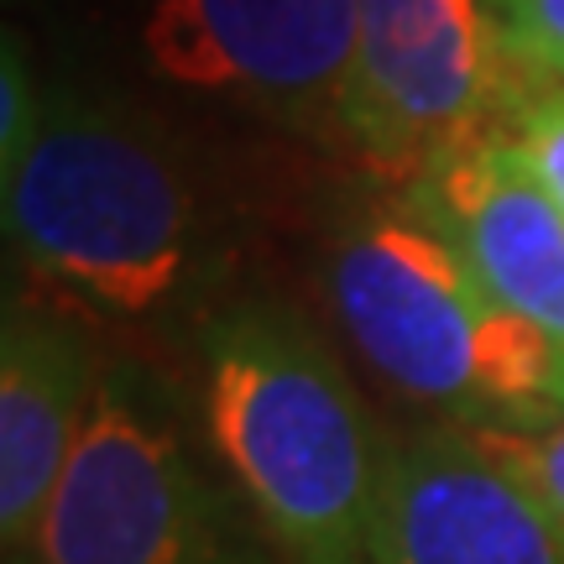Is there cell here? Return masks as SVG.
<instances>
[{
  "instance_id": "2",
  "label": "cell",
  "mask_w": 564,
  "mask_h": 564,
  "mask_svg": "<svg viewBox=\"0 0 564 564\" xmlns=\"http://www.w3.org/2000/svg\"><path fill=\"white\" fill-rule=\"evenodd\" d=\"M0 183L26 272L95 314L147 319L178 303L209 257L188 158L126 105L47 95L26 158Z\"/></svg>"
},
{
  "instance_id": "11",
  "label": "cell",
  "mask_w": 564,
  "mask_h": 564,
  "mask_svg": "<svg viewBox=\"0 0 564 564\" xmlns=\"http://www.w3.org/2000/svg\"><path fill=\"white\" fill-rule=\"evenodd\" d=\"M512 152L528 162V173L544 183V194L560 204L564 215V89L560 84L523 79L512 121H507Z\"/></svg>"
},
{
  "instance_id": "4",
  "label": "cell",
  "mask_w": 564,
  "mask_h": 564,
  "mask_svg": "<svg viewBox=\"0 0 564 564\" xmlns=\"http://www.w3.org/2000/svg\"><path fill=\"white\" fill-rule=\"evenodd\" d=\"M21 564H288L162 371L105 361L95 403Z\"/></svg>"
},
{
  "instance_id": "13",
  "label": "cell",
  "mask_w": 564,
  "mask_h": 564,
  "mask_svg": "<svg viewBox=\"0 0 564 564\" xmlns=\"http://www.w3.org/2000/svg\"><path fill=\"white\" fill-rule=\"evenodd\" d=\"M42 110H47V100L37 95L26 47L17 42V32H6V53H0V178L26 158V147L42 126Z\"/></svg>"
},
{
  "instance_id": "10",
  "label": "cell",
  "mask_w": 564,
  "mask_h": 564,
  "mask_svg": "<svg viewBox=\"0 0 564 564\" xmlns=\"http://www.w3.org/2000/svg\"><path fill=\"white\" fill-rule=\"evenodd\" d=\"M470 440L481 444L486 455L544 507L549 523L564 533V419L544 423V429H470Z\"/></svg>"
},
{
  "instance_id": "8",
  "label": "cell",
  "mask_w": 564,
  "mask_h": 564,
  "mask_svg": "<svg viewBox=\"0 0 564 564\" xmlns=\"http://www.w3.org/2000/svg\"><path fill=\"white\" fill-rule=\"evenodd\" d=\"M460 246L486 293L528 319L564 356V215L507 137L444 152L398 188Z\"/></svg>"
},
{
  "instance_id": "5",
  "label": "cell",
  "mask_w": 564,
  "mask_h": 564,
  "mask_svg": "<svg viewBox=\"0 0 564 564\" xmlns=\"http://www.w3.org/2000/svg\"><path fill=\"white\" fill-rule=\"evenodd\" d=\"M523 79L486 0H361L340 147L408 188L444 152L507 137Z\"/></svg>"
},
{
  "instance_id": "1",
  "label": "cell",
  "mask_w": 564,
  "mask_h": 564,
  "mask_svg": "<svg viewBox=\"0 0 564 564\" xmlns=\"http://www.w3.org/2000/svg\"><path fill=\"white\" fill-rule=\"evenodd\" d=\"M199 419L288 564H371L392 440L293 303L236 299L204 319Z\"/></svg>"
},
{
  "instance_id": "3",
  "label": "cell",
  "mask_w": 564,
  "mask_h": 564,
  "mask_svg": "<svg viewBox=\"0 0 564 564\" xmlns=\"http://www.w3.org/2000/svg\"><path fill=\"white\" fill-rule=\"evenodd\" d=\"M324 282L356 356L434 423L544 429L564 419V356L491 299L460 246L408 199L345 225Z\"/></svg>"
},
{
  "instance_id": "7",
  "label": "cell",
  "mask_w": 564,
  "mask_h": 564,
  "mask_svg": "<svg viewBox=\"0 0 564 564\" xmlns=\"http://www.w3.org/2000/svg\"><path fill=\"white\" fill-rule=\"evenodd\" d=\"M371 564H564L544 507L455 423L387 444Z\"/></svg>"
},
{
  "instance_id": "12",
  "label": "cell",
  "mask_w": 564,
  "mask_h": 564,
  "mask_svg": "<svg viewBox=\"0 0 564 564\" xmlns=\"http://www.w3.org/2000/svg\"><path fill=\"white\" fill-rule=\"evenodd\" d=\"M486 11L528 79L564 89V0H486Z\"/></svg>"
},
{
  "instance_id": "9",
  "label": "cell",
  "mask_w": 564,
  "mask_h": 564,
  "mask_svg": "<svg viewBox=\"0 0 564 564\" xmlns=\"http://www.w3.org/2000/svg\"><path fill=\"white\" fill-rule=\"evenodd\" d=\"M105 361L68 308L11 299L0 324V554L21 564L74 460Z\"/></svg>"
},
{
  "instance_id": "6",
  "label": "cell",
  "mask_w": 564,
  "mask_h": 564,
  "mask_svg": "<svg viewBox=\"0 0 564 564\" xmlns=\"http://www.w3.org/2000/svg\"><path fill=\"white\" fill-rule=\"evenodd\" d=\"M361 0H158L141 21L167 84L251 105L340 147V100Z\"/></svg>"
}]
</instances>
